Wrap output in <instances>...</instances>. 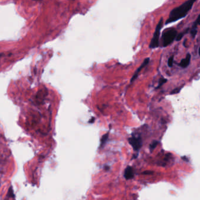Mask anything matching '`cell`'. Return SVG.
<instances>
[{
  "mask_svg": "<svg viewBox=\"0 0 200 200\" xmlns=\"http://www.w3.org/2000/svg\"><path fill=\"white\" fill-rule=\"evenodd\" d=\"M195 0H188L179 6L172 9L170 13L168 18L165 21V24L175 22L187 16L188 13L192 8Z\"/></svg>",
  "mask_w": 200,
  "mask_h": 200,
  "instance_id": "1",
  "label": "cell"
},
{
  "mask_svg": "<svg viewBox=\"0 0 200 200\" xmlns=\"http://www.w3.org/2000/svg\"><path fill=\"white\" fill-rule=\"evenodd\" d=\"M177 35V31L175 29L170 28L164 31L161 37L162 46L166 47L172 43L173 41L175 39Z\"/></svg>",
  "mask_w": 200,
  "mask_h": 200,
  "instance_id": "2",
  "label": "cell"
},
{
  "mask_svg": "<svg viewBox=\"0 0 200 200\" xmlns=\"http://www.w3.org/2000/svg\"><path fill=\"white\" fill-rule=\"evenodd\" d=\"M162 25H163V18H161L156 26L155 30L153 34L152 38L149 44V48L150 49H155L158 47L160 31L162 27Z\"/></svg>",
  "mask_w": 200,
  "mask_h": 200,
  "instance_id": "3",
  "label": "cell"
},
{
  "mask_svg": "<svg viewBox=\"0 0 200 200\" xmlns=\"http://www.w3.org/2000/svg\"><path fill=\"white\" fill-rule=\"evenodd\" d=\"M128 143L135 151H139L143 144L142 138L139 135H133L132 137L128 138Z\"/></svg>",
  "mask_w": 200,
  "mask_h": 200,
  "instance_id": "4",
  "label": "cell"
},
{
  "mask_svg": "<svg viewBox=\"0 0 200 200\" xmlns=\"http://www.w3.org/2000/svg\"><path fill=\"white\" fill-rule=\"evenodd\" d=\"M149 62H150V58L149 57H147V58H145L144 60V61H143V62L141 63V65L140 66V67L136 70V71L134 72V74H133V76H132V77H131V80H130V83H132V82H133L134 81H135V79L138 77V75H139V73L141 72V70L149 63Z\"/></svg>",
  "mask_w": 200,
  "mask_h": 200,
  "instance_id": "5",
  "label": "cell"
},
{
  "mask_svg": "<svg viewBox=\"0 0 200 200\" xmlns=\"http://www.w3.org/2000/svg\"><path fill=\"white\" fill-rule=\"evenodd\" d=\"M134 170L131 166H127L126 168L124 170V177L127 179H131L134 178Z\"/></svg>",
  "mask_w": 200,
  "mask_h": 200,
  "instance_id": "6",
  "label": "cell"
},
{
  "mask_svg": "<svg viewBox=\"0 0 200 200\" xmlns=\"http://www.w3.org/2000/svg\"><path fill=\"white\" fill-rule=\"evenodd\" d=\"M191 54L190 53H187L186 55V57L184 59H182L180 63H179V66L182 68H186L188 66V65L190 63V61H191Z\"/></svg>",
  "mask_w": 200,
  "mask_h": 200,
  "instance_id": "7",
  "label": "cell"
},
{
  "mask_svg": "<svg viewBox=\"0 0 200 200\" xmlns=\"http://www.w3.org/2000/svg\"><path fill=\"white\" fill-rule=\"evenodd\" d=\"M199 16L200 15H198L196 19L195 20V21L194 22L193 25H192V28L191 29V35L192 37V38H194L196 35V33H197V26L199 25Z\"/></svg>",
  "mask_w": 200,
  "mask_h": 200,
  "instance_id": "8",
  "label": "cell"
},
{
  "mask_svg": "<svg viewBox=\"0 0 200 200\" xmlns=\"http://www.w3.org/2000/svg\"><path fill=\"white\" fill-rule=\"evenodd\" d=\"M189 28H188L185 29L184 30H183L182 32H180L179 33H178V34L177 35L176 38H175L176 40H177V41H179L180 40H181V39L183 38V36H184L186 33H187V32L189 31Z\"/></svg>",
  "mask_w": 200,
  "mask_h": 200,
  "instance_id": "9",
  "label": "cell"
},
{
  "mask_svg": "<svg viewBox=\"0 0 200 200\" xmlns=\"http://www.w3.org/2000/svg\"><path fill=\"white\" fill-rule=\"evenodd\" d=\"M109 138V133L104 134L101 137L100 139V147H103L106 143V141Z\"/></svg>",
  "mask_w": 200,
  "mask_h": 200,
  "instance_id": "10",
  "label": "cell"
},
{
  "mask_svg": "<svg viewBox=\"0 0 200 200\" xmlns=\"http://www.w3.org/2000/svg\"><path fill=\"white\" fill-rule=\"evenodd\" d=\"M167 82V79H165V78H163V77H161L159 81H158V86L155 87L156 89L161 87L164 83H165L166 82Z\"/></svg>",
  "mask_w": 200,
  "mask_h": 200,
  "instance_id": "11",
  "label": "cell"
},
{
  "mask_svg": "<svg viewBox=\"0 0 200 200\" xmlns=\"http://www.w3.org/2000/svg\"><path fill=\"white\" fill-rule=\"evenodd\" d=\"M158 143H159V142L158 141H157V140H154V141H153L151 144H150V151L151 152L157 146V145L158 144Z\"/></svg>",
  "mask_w": 200,
  "mask_h": 200,
  "instance_id": "12",
  "label": "cell"
},
{
  "mask_svg": "<svg viewBox=\"0 0 200 200\" xmlns=\"http://www.w3.org/2000/svg\"><path fill=\"white\" fill-rule=\"evenodd\" d=\"M174 56H171L169 57V59H168V66L171 67L173 66V63H174Z\"/></svg>",
  "mask_w": 200,
  "mask_h": 200,
  "instance_id": "13",
  "label": "cell"
},
{
  "mask_svg": "<svg viewBox=\"0 0 200 200\" xmlns=\"http://www.w3.org/2000/svg\"><path fill=\"white\" fill-rule=\"evenodd\" d=\"M181 88H182V87H177V88H175V89H174L170 93L171 94H177V93H179V91H180V90H181Z\"/></svg>",
  "mask_w": 200,
  "mask_h": 200,
  "instance_id": "14",
  "label": "cell"
},
{
  "mask_svg": "<svg viewBox=\"0 0 200 200\" xmlns=\"http://www.w3.org/2000/svg\"><path fill=\"white\" fill-rule=\"evenodd\" d=\"M181 158L182 160H184V161H186L187 162H188V161H189V160L188 159V158L187 157H182Z\"/></svg>",
  "mask_w": 200,
  "mask_h": 200,
  "instance_id": "15",
  "label": "cell"
},
{
  "mask_svg": "<svg viewBox=\"0 0 200 200\" xmlns=\"http://www.w3.org/2000/svg\"><path fill=\"white\" fill-rule=\"evenodd\" d=\"M94 121V117H92V118H91V119L89 120V122L90 123H93Z\"/></svg>",
  "mask_w": 200,
  "mask_h": 200,
  "instance_id": "16",
  "label": "cell"
},
{
  "mask_svg": "<svg viewBox=\"0 0 200 200\" xmlns=\"http://www.w3.org/2000/svg\"><path fill=\"white\" fill-rule=\"evenodd\" d=\"M104 169H105V170L108 171V170L110 169V167H109V166H105V167H104Z\"/></svg>",
  "mask_w": 200,
  "mask_h": 200,
  "instance_id": "17",
  "label": "cell"
},
{
  "mask_svg": "<svg viewBox=\"0 0 200 200\" xmlns=\"http://www.w3.org/2000/svg\"><path fill=\"white\" fill-rule=\"evenodd\" d=\"M152 173V172H143V174H151Z\"/></svg>",
  "mask_w": 200,
  "mask_h": 200,
  "instance_id": "18",
  "label": "cell"
},
{
  "mask_svg": "<svg viewBox=\"0 0 200 200\" xmlns=\"http://www.w3.org/2000/svg\"><path fill=\"white\" fill-rule=\"evenodd\" d=\"M3 55H4V53H0V57H2Z\"/></svg>",
  "mask_w": 200,
  "mask_h": 200,
  "instance_id": "19",
  "label": "cell"
}]
</instances>
